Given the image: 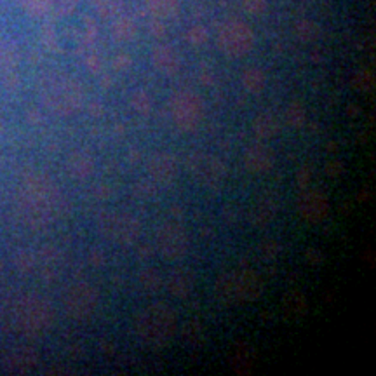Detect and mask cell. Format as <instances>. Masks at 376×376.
Here are the masks:
<instances>
[{
	"label": "cell",
	"mask_w": 376,
	"mask_h": 376,
	"mask_svg": "<svg viewBox=\"0 0 376 376\" xmlns=\"http://www.w3.org/2000/svg\"><path fill=\"white\" fill-rule=\"evenodd\" d=\"M65 199L53 179L44 174H30L23 179L18 194L21 220L32 229H42L63 215Z\"/></svg>",
	"instance_id": "cell-1"
},
{
	"label": "cell",
	"mask_w": 376,
	"mask_h": 376,
	"mask_svg": "<svg viewBox=\"0 0 376 376\" xmlns=\"http://www.w3.org/2000/svg\"><path fill=\"white\" fill-rule=\"evenodd\" d=\"M136 333L145 345L152 348H162L172 340L178 328V319L172 308L164 303L148 305L138 314Z\"/></svg>",
	"instance_id": "cell-2"
},
{
	"label": "cell",
	"mask_w": 376,
	"mask_h": 376,
	"mask_svg": "<svg viewBox=\"0 0 376 376\" xmlns=\"http://www.w3.org/2000/svg\"><path fill=\"white\" fill-rule=\"evenodd\" d=\"M216 294L229 305L251 303L263 294V283L253 270H233L218 277Z\"/></svg>",
	"instance_id": "cell-3"
},
{
	"label": "cell",
	"mask_w": 376,
	"mask_h": 376,
	"mask_svg": "<svg viewBox=\"0 0 376 376\" xmlns=\"http://www.w3.org/2000/svg\"><path fill=\"white\" fill-rule=\"evenodd\" d=\"M42 96L47 107L63 115L73 114L84 103L82 86L70 77H53L47 80L42 89Z\"/></svg>",
	"instance_id": "cell-4"
},
{
	"label": "cell",
	"mask_w": 376,
	"mask_h": 376,
	"mask_svg": "<svg viewBox=\"0 0 376 376\" xmlns=\"http://www.w3.org/2000/svg\"><path fill=\"white\" fill-rule=\"evenodd\" d=\"M15 319L19 330L25 334L35 337V334L44 333L53 324V308L49 301L44 298L30 294L19 300L15 310Z\"/></svg>",
	"instance_id": "cell-5"
},
{
	"label": "cell",
	"mask_w": 376,
	"mask_h": 376,
	"mask_svg": "<svg viewBox=\"0 0 376 376\" xmlns=\"http://www.w3.org/2000/svg\"><path fill=\"white\" fill-rule=\"evenodd\" d=\"M98 226H100V232L105 237L122 244V246L134 244L141 235V223L129 213H101L100 220H98Z\"/></svg>",
	"instance_id": "cell-6"
},
{
	"label": "cell",
	"mask_w": 376,
	"mask_h": 376,
	"mask_svg": "<svg viewBox=\"0 0 376 376\" xmlns=\"http://www.w3.org/2000/svg\"><path fill=\"white\" fill-rule=\"evenodd\" d=\"M171 114L179 129L190 133L204 118V101L194 91H179L171 100Z\"/></svg>",
	"instance_id": "cell-7"
},
{
	"label": "cell",
	"mask_w": 376,
	"mask_h": 376,
	"mask_svg": "<svg viewBox=\"0 0 376 376\" xmlns=\"http://www.w3.org/2000/svg\"><path fill=\"white\" fill-rule=\"evenodd\" d=\"M186 164H188L192 176H194L201 185L213 188V190L220 188V186L225 183L226 174H229V172H226V165L223 164L222 159L202 150L192 152Z\"/></svg>",
	"instance_id": "cell-8"
},
{
	"label": "cell",
	"mask_w": 376,
	"mask_h": 376,
	"mask_svg": "<svg viewBox=\"0 0 376 376\" xmlns=\"http://www.w3.org/2000/svg\"><path fill=\"white\" fill-rule=\"evenodd\" d=\"M218 46L226 56L240 57L255 46V32L244 21H226L218 32Z\"/></svg>",
	"instance_id": "cell-9"
},
{
	"label": "cell",
	"mask_w": 376,
	"mask_h": 376,
	"mask_svg": "<svg viewBox=\"0 0 376 376\" xmlns=\"http://www.w3.org/2000/svg\"><path fill=\"white\" fill-rule=\"evenodd\" d=\"M100 303V293L89 283H75L65 294V308L72 319L84 321L94 314Z\"/></svg>",
	"instance_id": "cell-10"
},
{
	"label": "cell",
	"mask_w": 376,
	"mask_h": 376,
	"mask_svg": "<svg viewBox=\"0 0 376 376\" xmlns=\"http://www.w3.org/2000/svg\"><path fill=\"white\" fill-rule=\"evenodd\" d=\"M190 239L185 226L179 223H165L157 232V247L165 260H179L186 255Z\"/></svg>",
	"instance_id": "cell-11"
},
{
	"label": "cell",
	"mask_w": 376,
	"mask_h": 376,
	"mask_svg": "<svg viewBox=\"0 0 376 376\" xmlns=\"http://www.w3.org/2000/svg\"><path fill=\"white\" fill-rule=\"evenodd\" d=\"M298 215L308 223H321L330 216L331 204L323 190H307L298 199Z\"/></svg>",
	"instance_id": "cell-12"
},
{
	"label": "cell",
	"mask_w": 376,
	"mask_h": 376,
	"mask_svg": "<svg viewBox=\"0 0 376 376\" xmlns=\"http://www.w3.org/2000/svg\"><path fill=\"white\" fill-rule=\"evenodd\" d=\"M148 174L157 185H171L178 178V161L169 152H157L148 161Z\"/></svg>",
	"instance_id": "cell-13"
},
{
	"label": "cell",
	"mask_w": 376,
	"mask_h": 376,
	"mask_svg": "<svg viewBox=\"0 0 376 376\" xmlns=\"http://www.w3.org/2000/svg\"><path fill=\"white\" fill-rule=\"evenodd\" d=\"M274 152L267 145H253L244 154V165L253 174H267L274 168Z\"/></svg>",
	"instance_id": "cell-14"
},
{
	"label": "cell",
	"mask_w": 376,
	"mask_h": 376,
	"mask_svg": "<svg viewBox=\"0 0 376 376\" xmlns=\"http://www.w3.org/2000/svg\"><path fill=\"white\" fill-rule=\"evenodd\" d=\"M277 208H279V201H277L276 194H262L255 206L251 208L249 220L255 226H267L274 218H276Z\"/></svg>",
	"instance_id": "cell-15"
},
{
	"label": "cell",
	"mask_w": 376,
	"mask_h": 376,
	"mask_svg": "<svg viewBox=\"0 0 376 376\" xmlns=\"http://www.w3.org/2000/svg\"><path fill=\"white\" fill-rule=\"evenodd\" d=\"M35 267L39 269L40 276L44 279H53L60 274L61 267H63V255L61 251L53 246H46L44 249L39 251V255H35Z\"/></svg>",
	"instance_id": "cell-16"
},
{
	"label": "cell",
	"mask_w": 376,
	"mask_h": 376,
	"mask_svg": "<svg viewBox=\"0 0 376 376\" xmlns=\"http://www.w3.org/2000/svg\"><path fill=\"white\" fill-rule=\"evenodd\" d=\"M152 65L164 75H174L179 70V56L171 46H157L152 51Z\"/></svg>",
	"instance_id": "cell-17"
},
{
	"label": "cell",
	"mask_w": 376,
	"mask_h": 376,
	"mask_svg": "<svg viewBox=\"0 0 376 376\" xmlns=\"http://www.w3.org/2000/svg\"><path fill=\"white\" fill-rule=\"evenodd\" d=\"M168 291L174 298H183L190 296L192 291H194V274L188 269H176L169 274L168 277Z\"/></svg>",
	"instance_id": "cell-18"
},
{
	"label": "cell",
	"mask_w": 376,
	"mask_h": 376,
	"mask_svg": "<svg viewBox=\"0 0 376 376\" xmlns=\"http://www.w3.org/2000/svg\"><path fill=\"white\" fill-rule=\"evenodd\" d=\"M283 310L284 316L289 321H298L301 317L307 316L308 312V301L301 291L291 289L284 294L283 298Z\"/></svg>",
	"instance_id": "cell-19"
},
{
	"label": "cell",
	"mask_w": 376,
	"mask_h": 376,
	"mask_svg": "<svg viewBox=\"0 0 376 376\" xmlns=\"http://www.w3.org/2000/svg\"><path fill=\"white\" fill-rule=\"evenodd\" d=\"M256 364V354L249 345H239L230 355V366L235 375H249L253 373Z\"/></svg>",
	"instance_id": "cell-20"
},
{
	"label": "cell",
	"mask_w": 376,
	"mask_h": 376,
	"mask_svg": "<svg viewBox=\"0 0 376 376\" xmlns=\"http://www.w3.org/2000/svg\"><path fill=\"white\" fill-rule=\"evenodd\" d=\"M253 131L260 140H272L280 131L279 118L274 111H262L253 120Z\"/></svg>",
	"instance_id": "cell-21"
},
{
	"label": "cell",
	"mask_w": 376,
	"mask_h": 376,
	"mask_svg": "<svg viewBox=\"0 0 376 376\" xmlns=\"http://www.w3.org/2000/svg\"><path fill=\"white\" fill-rule=\"evenodd\" d=\"M70 176L75 179H87L94 172V161L87 152H75L69 159Z\"/></svg>",
	"instance_id": "cell-22"
},
{
	"label": "cell",
	"mask_w": 376,
	"mask_h": 376,
	"mask_svg": "<svg viewBox=\"0 0 376 376\" xmlns=\"http://www.w3.org/2000/svg\"><path fill=\"white\" fill-rule=\"evenodd\" d=\"M37 362V354L32 350V348H16L9 354L8 359V366L11 371L15 373H28L30 369L35 366Z\"/></svg>",
	"instance_id": "cell-23"
},
{
	"label": "cell",
	"mask_w": 376,
	"mask_h": 376,
	"mask_svg": "<svg viewBox=\"0 0 376 376\" xmlns=\"http://www.w3.org/2000/svg\"><path fill=\"white\" fill-rule=\"evenodd\" d=\"M138 26L133 18L129 16H115V21L111 23V37L118 42H129L136 37Z\"/></svg>",
	"instance_id": "cell-24"
},
{
	"label": "cell",
	"mask_w": 376,
	"mask_h": 376,
	"mask_svg": "<svg viewBox=\"0 0 376 376\" xmlns=\"http://www.w3.org/2000/svg\"><path fill=\"white\" fill-rule=\"evenodd\" d=\"M147 8L154 18L165 21L179 12V0H147Z\"/></svg>",
	"instance_id": "cell-25"
},
{
	"label": "cell",
	"mask_w": 376,
	"mask_h": 376,
	"mask_svg": "<svg viewBox=\"0 0 376 376\" xmlns=\"http://www.w3.org/2000/svg\"><path fill=\"white\" fill-rule=\"evenodd\" d=\"M181 338L188 347H201L206 341V331L199 321H186L181 326Z\"/></svg>",
	"instance_id": "cell-26"
},
{
	"label": "cell",
	"mask_w": 376,
	"mask_h": 376,
	"mask_svg": "<svg viewBox=\"0 0 376 376\" xmlns=\"http://www.w3.org/2000/svg\"><path fill=\"white\" fill-rule=\"evenodd\" d=\"M242 86L247 93L251 94H260L263 89H265L267 77L263 73V70L260 69H247L246 72L242 73Z\"/></svg>",
	"instance_id": "cell-27"
},
{
	"label": "cell",
	"mask_w": 376,
	"mask_h": 376,
	"mask_svg": "<svg viewBox=\"0 0 376 376\" xmlns=\"http://www.w3.org/2000/svg\"><path fill=\"white\" fill-rule=\"evenodd\" d=\"M294 33L301 42H312L319 37V25L312 19H300L294 25Z\"/></svg>",
	"instance_id": "cell-28"
},
{
	"label": "cell",
	"mask_w": 376,
	"mask_h": 376,
	"mask_svg": "<svg viewBox=\"0 0 376 376\" xmlns=\"http://www.w3.org/2000/svg\"><path fill=\"white\" fill-rule=\"evenodd\" d=\"M286 122L287 125H291L294 129H300L301 125H305V122H307V108L303 107V103L293 101V103L287 107Z\"/></svg>",
	"instance_id": "cell-29"
},
{
	"label": "cell",
	"mask_w": 376,
	"mask_h": 376,
	"mask_svg": "<svg viewBox=\"0 0 376 376\" xmlns=\"http://www.w3.org/2000/svg\"><path fill=\"white\" fill-rule=\"evenodd\" d=\"M18 65V53L8 42H0V72H11Z\"/></svg>",
	"instance_id": "cell-30"
},
{
	"label": "cell",
	"mask_w": 376,
	"mask_h": 376,
	"mask_svg": "<svg viewBox=\"0 0 376 376\" xmlns=\"http://www.w3.org/2000/svg\"><path fill=\"white\" fill-rule=\"evenodd\" d=\"M140 286L147 293H157L162 287V277L155 269H145L140 274Z\"/></svg>",
	"instance_id": "cell-31"
},
{
	"label": "cell",
	"mask_w": 376,
	"mask_h": 376,
	"mask_svg": "<svg viewBox=\"0 0 376 376\" xmlns=\"http://www.w3.org/2000/svg\"><path fill=\"white\" fill-rule=\"evenodd\" d=\"M131 105H133V108H134V111H136V114L143 115V117L150 115V111H152V98H150V94H148L145 89H138L136 93L133 94V98H131Z\"/></svg>",
	"instance_id": "cell-32"
},
{
	"label": "cell",
	"mask_w": 376,
	"mask_h": 376,
	"mask_svg": "<svg viewBox=\"0 0 376 376\" xmlns=\"http://www.w3.org/2000/svg\"><path fill=\"white\" fill-rule=\"evenodd\" d=\"M94 8L101 18H115L122 9V0H94Z\"/></svg>",
	"instance_id": "cell-33"
},
{
	"label": "cell",
	"mask_w": 376,
	"mask_h": 376,
	"mask_svg": "<svg viewBox=\"0 0 376 376\" xmlns=\"http://www.w3.org/2000/svg\"><path fill=\"white\" fill-rule=\"evenodd\" d=\"M133 194L136 199H150L157 194V183L154 179H140L133 185Z\"/></svg>",
	"instance_id": "cell-34"
},
{
	"label": "cell",
	"mask_w": 376,
	"mask_h": 376,
	"mask_svg": "<svg viewBox=\"0 0 376 376\" xmlns=\"http://www.w3.org/2000/svg\"><path fill=\"white\" fill-rule=\"evenodd\" d=\"M352 86L359 91V93H368L375 87V75L369 70H361L352 79Z\"/></svg>",
	"instance_id": "cell-35"
},
{
	"label": "cell",
	"mask_w": 376,
	"mask_h": 376,
	"mask_svg": "<svg viewBox=\"0 0 376 376\" xmlns=\"http://www.w3.org/2000/svg\"><path fill=\"white\" fill-rule=\"evenodd\" d=\"M185 39H186V42L192 44L194 47L204 46V44L209 40V32L206 26L194 25L190 30H188V32H186Z\"/></svg>",
	"instance_id": "cell-36"
},
{
	"label": "cell",
	"mask_w": 376,
	"mask_h": 376,
	"mask_svg": "<svg viewBox=\"0 0 376 376\" xmlns=\"http://www.w3.org/2000/svg\"><path fill=\"white\" fill-rule=\"evenodd\" d=\"M23 8L32 16H44L51 9V0H23Z\"/></svg>",
	"instance_id": "cell-37"
},
{
	"label": "cell",
	"mask_w": 376,
	"mask_h": 376,
	"mask_svg": "<svg viewBox=\"0 0 376 376\" xmlns=\"http://www.w3.org/2000/svg\"><path fill=\"white\" fill-rule=\"evenodd\" d=\"M16 265L21 272H30V270L35 269V253H30V251H19L16 255Z\"/></svg>",
	"instance_id": "cell-38"
},
{
	"label": "cell",
	"mask_w": 376,
	"mask_h": 376,
	"mask_svg": "<svg viewBox=\"0 0 376 376\" xmlns=\"http://www.w3.org/2000/svg\"><path fill=\"white\" fill-rule=\"evenodd\" d=\"M240 2H242L244 11L253 16L263 15L267 11V6H269L267 0H240Z\"/></svg>",
	"instance_id": "cell-39"
},
{
	"label": "cell",
	"mask_w": 376,
	"mask_h": 376,
	"mask_svg": "<svg viewBox=\"0 0 376 376\" xmlns=\"http://www.w3.org/2000/svg\"><path fill=\"white\" fill-rule=\"evenodd\" d=\"M111 66H114L115 72H127L133 66V57L127 53H118L111 60Z\"/></svg>",
	"instance_id": "cell-40"
},
{
	"label": "cell",
	"mask_w": 376,
	"mask_h": 376,
	"mask_svg": "<svg viewBox=\"0 0 376 376\" xmlns=\"http://www.w3.org/2000/svg\"><path fill=\"white\" fill-rule=\"evenodd\" d=\"M280 253V244L277 240H265L262 244V255L265 260H276Z\"/></svg>",
	"instance_id": "cell-41"
},
{
	"label": "cell",
	"mask_w": 376,
	"mask_h": 376,
	"mask_svg": "<svg viewBox=\"0 0 376 376\" xmlns=\"http://www.w3.org/2000/svg\"><path fill=\"white\" fill-rule=\"evenodd\" d=\"M326 172L331 176V178H338V176L343 174L345 171V165L343 162L338 161V159H331V161L326 162Z\"/></svg>",
	"instance_id": "cell-42"
},
{
	"label": "cell",
	"mask_w": 376,
	"mask_h": 376,
	"mask_svg": "<svg viewBox=\"0 0 376 376\" xmlns=\"http://www.w3.org/2000/svg\"><path fill=\"white\" fill-rule=\"evenodd\" d=\"M305 258L310 265H321L324 262V255L323 251L317 249V247H308L307 253H305Z\"/></svg>",
	"instance_id": "cell-43"
},
{
	"label": "cell",
	"mask_w": 376,
	"mask_h": 376,
	"mask_svg": "<svg viewBox=\"0 0 376 376\" xmlns=\"http://www.w3.org/2000/svg\"><path fill=\"white\" fill-rule=\"evenodd\" d=\"M310 179H312V171L308 165H303V168L298 169L296 181H298V185H300V188H308V185H310Z\"/></svg>",
	"instance_id": "cell-44"
},
{
	"label": "cell",
	"mask_w": 376,
	"mask_h": 376,
	"mask_svg": "<svg viewBox=\"0 0 376 376\" xmlns=\"http://www.w3.org/2000/svg\"><path fill=\"white\" fill-rule=\"evenodd\" d=\"M86 63H87V69H89L93 73L103 72V61H101V57L98 56V54L91 53L89 56H87Z\"/></svg>",
	"instance_id": "cell-45"
},
{
	"label": "cell",
	"mask_w": 376,
	"mask_h": 376,
	"mask_svg": "<svg viewBox=\"0 0 376 376\" xmlns=\"http://www.w3.org/2000/svg\"><path fill=\"white\" fill-rule=\"evenodd\" d=\"M199 80H201L204 86H213L215 84V73L209 66H201V72H199Z\"/></svg>",
	"instance_id": "cell-46"
},
{
	"label": "cell",
	"mask_w": 376,
	"mask_h": 376,
	"mask_svg": "<svg viewBox=\"0 0 376 376\" xmlns=\"http://www.w3.org/2000/svg\"><path fill=\"white\" fill-rule=\"evenodd\" d=\"M150 32L154 37H164L165 35V25L162 19L154 18L150 21Z\"/></svg>",
	"instance_id": "cell-47"
},
{
	"label": "cell",
	"mask_w": 376,
	"mask_h": 376,
	"mask_svg": "<svg viewBox=\"0 0 376 376\" xmlns=\"http://www.w3.org/2000/svg\"><path fill=\"white\" fill-rule=\"evenodd\" d=\"M89 262L93 263V265L101 267L105 263V253L101 249H91L89 253Z\"/></svg>",
	"instance_id": "cell-48"
},
{
	"label": "cell",
	"mask_w": 376,
	"mask_h": 376,
	"mask_svg": "<svg viewBox=\"0 0 376 376\" xmlns=\"http://www.w3.org/2000/svg\"><path fill=\"white\" fill-rule=\"evenodd\" d=\"M96 33H98L96 25H94L93 21H89V19H86V39L94 40L96 39Z\"/></svg>",
	"instance_id": "cell-49"
}]
</instances>
